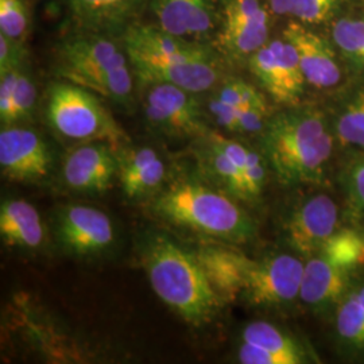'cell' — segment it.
Instances as JSON below:
<instances>
[{
    "label": "cell",
    "instance_id": "6da1fadb",
    "mask_svg": "<svg viewBox=\"0 0 364 364\" xmlns=\"http://www.w3.org/2000/svg\"><path fill=\"white\" fill-rule=\"evenodd\" d=\"M260 144L266 162L285 186L324 183L338 149L324 105L305 102L270 115Z\"/></svg>",
    "mask_w": 364,
    "mask_h": 364
},
{
    "label": "cell",
    "instance_id": "7a4b0ae2",
    "mask_svg": "<svg viewBox=\"0 0 364 364\" xmlns=\"http://www.w3.org/2000/svg\"><path fill=\"white\" fill-rule=\"evenodd\" d=\"M135 75L144 82H166L192 93L207 92L223 77L219 52L208 43L181 38L156 25H131L122 36Z\"/></svg>",
    "mask_w": 364,
    "mask_h": 364
},
{
    "label": "cell",
    "instance_id": "3957f363",
    "mask_svg": "<svg viewBox=\"0 0 364 364\" xmlns=\"http://www.w3.org/2000/svg\"><path fill=\"white\" fill-rule=\"evenodd\" d=\"M144 262L154 293L186 323L203 326L224 305L195 254L186 252L168 237L151 239L144 250Z\"/></svg>",
    "mask_w": 364,
    "mask_h": 364
},
{
    "label": "cell",
    "instance_id": "277c9868",
    "mask_svg": "<svg viewBox=\"0 0 364 364\" xmlns=\"http://www.w3.org/2000/svg\"><path fill=\"white\" fill-rule=\"evenodd\" d=\"M129 57L109 36L84 31L64 39L57 52V73L117 105L132 102Z\"/></svg>",
    "mask_w": 364,
    "mask_h": 364
},
{
    "label": "cell",
    "instance_id": "5b68a950",
    "mask_svg": "<svg viewBox=\"0 0 364 364\" xmlns=\"http://www.w3.org/2000/svg\"><path fill=\"white\" fill-rule=\"evenodd\" d=\"M159 216L201 234L245 243L257 225L245 209L220 192L200 183L183 182L159 196L153 205Z\"/></svg>",
    "mask_w": 364,
    "mask_h": 364
},
{
    "label": "cell",
    "instance_id": "8992f818",
    "mask_svg": "<svg viewBox=\"0 0 364 364\" xmlns=\"http://www.w3.org/2000/svg\"><path fill=\"white\" fill-rule=\"evenodd\" d=\"M46 117L53 130L68 139L102 142L112 149L127 141L126 132L95 93L70 81L50 85Z\"/></svg>",
    "mask_w": 364,
    "mask_h": 364
},
{
    "label": "cell",
    "instance_id": "52a82bcc",
    "mask_svg": "<svg viewBox=\"0 0 364 364\" xmlns=\"http://www.w3.org/2000/svg\"><path fill=\"white\" fill-rule=\"evenodd\" d=\"M272 18L264 0H220V25L213 48L231 64H246L272 37Z\"/></svg>",
    "mask_w": 364,
    "mask_h": 364
},
{
    "label": "cell",
    "instance_id": "ba28073f",
    "mask_svg": "<svg viewBox=\"0 0 364 364\" xmlns=\"http://www.w3.org/2000/svg\"><path fill=\"white\" fill-rule=\"evenodd\" d=\"M281 36L294 46L299 54L308 88L328 96L341 88L350 78L336 48L320 28L290 19Z\"/></svg>",
    "mask_w": 364,
    "mask_h": 364
},
{
    "label": "cell",
    "instance_id": "9c48e42d",
    "mask_svg": "<svg viewBox=\"0 0 364 364\" xmlns=\"http://www.w3.org/2000/svg\"><path fill=\"white\" fill-rule=\"evenodd\" d=\"M248 69L277 105L289 107L304 102L308 90L299 54L284 38H272L248 60Z\"/></svg>",
    "mask_w": 364,
    "mask_h": 364
},
{
    "label": "cell",
    "instance_id": "30bf717a",
    "mask_svg": "<svg viewBox=\"0 0 364 364\" xmlns=\"http://www.w3.org/2000/svg\"><path fill=\"white\" fill-rule=\"evenodd\" d=\"M305 259L293 254H272L254 260L242 299L255 308H285L299 299Z\"/></svg>",
    "mask_w": 364,
    "mask_h": 364
},
{
    "label": "cell",
    "instance_id": "8fae6325",
    "mask_svg": "<svg viewBox=\"0 0 364 364\" xmlns=\"http://www.w3.org/2000/svg\"><path fill=\"white\" fill-rule=\"evenodd\" d=\"M340 227V207L328 193L317 192L297 204L284 225L287 245L302 259L320 252L326 239Z\"/></svg>",
    "mask_w": 364,
    "mask_h": 364
},
{
    "label": "cell",
    "instance_id": "7c38bea8",
    "mask_svg": "<svg viewBox=\"0 0 364 364\" xmlns=\"http://www.w3.org/2000/svg\"><path fill=\"white\" fill-rule=\"evenodd\" d=\"M146 87L149 90L144 96V114L156 129L177 136L208 134L196 93L166 82L147 84Z\"/></svg>",
    "mask_w": 364,
    "mask_h": 364
},
{
    "label": "cell",
    "instance_id": "4fadbf2b",
    "mask_svg": "<svg viewBox=\"0 0 364 364\" xmlns=\"http://www.w3.org/2000/svg\"><path fill=\"white\" fill-rule=\"evenodd\" d=\"M156 26L173 36L205 42L220 25V0H149Z\"/></svg>",
    "mask_w": 364,
    "mask_h": 364
},
{
    "label": "cell",
    "instance_id": "5bb4252c",
    "mask_svg": "<svg viewBox=\"0 0 364 364\" xmlns=\"http://www.w3.org/2000/svg\"><path fill=\"white\" fill-rule=\"evenodd\" d=\"M53 158L36 131L9 126L0 132L1 173L15 181H38L50 173Z\"/></svg>",
    "mask_w": 364,
    "mask_h": 364
},
{
    "label": "cell",
    "instance_id": "9a60e30c",
    "mask_svg": "<svg viewBox=\"0 0 364 364\" xmlns=\"http://www.w3.org/2000/svg\"><path fill=\"white\" fill-rule=\"evenodd\" d=\"M237 359L243 364H304L312 358L299 340L269 321H252L242 332Z\"/></svg>",
    "mask_w": 364,
    "mask_h": 364
},
{
    "label": "cell",
    "instance_id": "2e32d148",
    "mask_svg": "<svg viewBox=\"0 0 364 364\" xmlns=\"http://www.w3.org/2000/svg\"><path fill=\"white\" fill-rule=\"evenodd\" d=\"M336 138L338 149L364 154V75L352 76L321 103Z\"/></svg>",
    "mask_w": 364,
    "mask_h": 364
},
{
    "label": "cell",
    "instance_id": "e0dca14e",
    "mask_svg": "<svg viewBox=\"0 0 364 364\" xmlns=\"http://www.w3.org/2000/svg\"><path fill=\"white\" fill-rule=\"evenodd\" d=\"M353 278L355 270L338 267L317 254L305 260L299 301L320 317L333 316Z\"/></svg>",
    "mask_w": 364,
    "mask_h": 364
},
{
    "label": "cell",
    "instance_id": "ac0fdd59",
    "mask_svg": "<svg viewBox=\"0 0 364 364\" xmlns=\"http://www.w3.org/2000/svg\"><path fill=\"white\" fill-rule=\"evenodd\" d=\"M63 245L78 255L103 251L114 242V227L105 212L88 205H70L58 220Z\"/></svg>",
    "mask_w": 364,
    "mask_h": 364
},
{
    "label": "cell",
    "instance_id": "d6986e66",
    "mask_svg": "<svg viewBox=\"0 0 364 364\" xmlns=\"http://www.w3.org/2000/svg\"><path fill=\"white\" fill-rule=\"evenodd\" d=\"M119 170L109 144L91 142L70 151L64 162V180L78 192H105Z\"/></svg>",
    "mask_w": 364,
    "mask_h": 364
},
{
    "label": "cell",
    "instance_id": "ffe728a7",
    "mask_svg": "<svg viewBox=\"0 0 364 364\" xmlns=\"http://www.w3.org/2000/svg\"><path fill=\"white\" fill-rule=\"evenodd\" d=\"M193 254L223 304L242 299L254 259L240 251L223 246H204L197 248Z\"/></svg>",
    "mask_w": 364,
    "mask_h": 364
},
{
    "label": "cell",
    "instance_id": "44dd1931",
    "mask_svg": "<svg viewBox=\"0 0 364 364\" xmlns=\"http://www.w3.org/2000/svg\"><path fill=\"white\" fill-rule=\"evenodd\" d=\"M65 3L84 31L123 36L149 0H65Z\"/></svg>",
    "mask_w": 364,
    "mask_h": 364
},
{
    "label": "cell",
    "instance_id": "7402d4cb",
    "mask_svg": "<svg viewBox=\"0 0 364 364\" xmlns=\"http://www.w3.org/2000/svg\"><path fill=\"white\" fill-rule=\"evenodd\" d=\"M321 31L336 48L350 77L364 75V6L338 15Z\"/></svg>",
    "mask_w": 364,
    "mask_h": 364
},
{
    "label": "cell",
    "instance_id": "603a6c76",
    "mask_svg": "<svg viewBox=\"0 0 364 364\" xmlns=\"http://www.w3.org/2000/svg\"><path fill=\"white\" fill-rule=\"evenodd\" d=\"M0 234L9 246L38 248L45 227L34 205L25 200H7L0 207Z\"/></svg>",
    "mask_w": 364,
    "mask_h": 364
},
{
    "label": "cell",
    "instance_id": "cb8c5ba5",
    "mask_svg": "<svg viewBox=\"0 0 364 364\" xmlns=\"http://www.w3.org/2000/svg\"><path fill=\"white\" fill-rule=\"evenodd\" d=\"M117 162L120 185L129 198L154 191L165 178V164L153 149L131 150Z\"/></svg>",
    "mask_w": 364,
    "mask_h": 364
},
{
    "label": "cell",
    "instance_id": "d4e9b609",
    "mask_svg": "<svg viewBox=\"0 0 364 364\" xmlns=\"http://www.w3.org/2000/svg\"><path fill=\"white\" fill-rule=\"evenodd\" d=\"M264 3L273 16L299 21L320 30L338 15L362 4L360 0H264Z\"/></svg>",
    "mask_w": 364,
    "mask_h": 364
},
{
    "label": "cell",
    "instance_id": "484cf974",
    "mask_svg": "<svg viewBox=\"0 0 364 364\" xmlns=\"http://www.w3.org/2000/svg\"><path fill=\"white\" fill-rule=\"evenodd\" d=\"M207 138L210 144L218 146L221 151L230 156L236 164V166L242 170L247 183L250 200L254 201L259 198L266 182V158L260 156L259 153L251 150L247 146L239 144L218 132L209 131Z\"/></svg>",
    "mask_w": 364,
    "mask_h": 364
},
{
    "label": "cell",
    "instance_id": "4316f807",
    "mask_svg": "<svg viewBox=\"0 0 364 364\" xmlns=\"http://www.w3.org/2000/svg\"><path fill=\"white\" fill-rule=\"evenodd\" d=\"M318 254L338 267L356 270L358 266L364 264L363 235L355 225L338 227Z\"/></svg>",
    "mask_w": 364,
    "mask_h": 364
},
{
    "label": "cell",
    "instance_id": "83f0119b",
    "mask_svg": "<svg viewBox=\"0 0 364 364\" xmlns=\"http://www.w3.org/2000/svg\"><path fill=\"white\" fill-rule=\"evenodd\" d=\"M350 216L364 213V154H352L338 173Z\"/></svg>",
    "mask_w": 364,
    "mask_h": 364
},
{
    "label": "cell",
    "instance_id": "f1b7e54d",
    "mask_svg": "<svg viewBox=\"0 0 364 364\" xmlns=\"http://www.w3.org/2000/svg\"><path fill=\"white\" fill-rule=\"evenodd\" d=\"M209 159L210 166L218 177V180L224 185L228 193L235 196L236 198L251 201L248 195L247 183L242 170L236 166L234 161L223 153L218 146L209 142Z\"/></svg>",
    "mask_w": 364,
    "mask_h": 364
},
{
    "label": "cell",
    "instance_id": "f546056e",
    "mask_svg": "<svg viewBox=\"0 0 364 364\" xmlns=\"http://www.w3.org/2000/svg\"><path fill=\"white\" fill-rule=\"evenodd\" d=\"M30 11L25 0H0V34L25 45Z\"/></svg>",
    "mask_w": 364,
    "mask_h": 364
},
{
    "label": "cell",
    "instance_id": "4dcf8cb0",
    "mask_svg": "<svg viewBox=\"0 0 364 364\" xmlns=\"http://www.w3.org/2000/svg\"><path fill=\"white\" fill-rule=\"evenodd\" d=\"M213 96L223 103L237 107V108L255 107V108L270 111L264 95L252 84L246 82L240 78L225 80Z\"/></svg>",
    "mask_w": 364,
    "mask_h": 364
},
{
    "label": "cell",
    "instance_id": "1f68e13d",
    "mask_svg": "<svg viewBox=\"0 0 364 364\" xmlns=\"http://www.w3.org/2000/svg\"><path fill=\"white\" fill-rule=\"evenodd\" d=\"M36 100H37V90H36L34 81L27 73V70H23L21 66L19 72H18L16 84H15L13 109H11V117H10L9 126H11L13 123H16L19 120H25L31 117L33 111H34Z\"/></svg>",
    "mask_w": 364,
    "mask_h": 364
},
{
    "label": "cell",
    "instance_id": "d6a6232c",
    "mask_svg": "<svg viewBox=\"0 0 364 364\" xmlns=\"http://www.w3.org/2000/svg\"><path fill=\"white\" fill-rule=\"evenodd\" d=\"M25 54V45L0 34V75L23 65Z\"/></svg>",
    "mask_w": 364,
    "mask_h": 364
},
{
    "label": "cell",
    "instance_id": "836d02e7",
    "mask_svg": "<svg viewBox=\"0 0 364 364\" xmlns=\"http://www.w3.org/2000/svg\"><path fill=\"white\" fill-rule=\"evenodd\" d=\"M19 68L0 75V119L3 124H10L13 109L14 91Z\"/></svg>",
    "mask_w": 364,
    "mask_h": 364
},
{
    "label": "cell",
    "instance_id": "e575fe53",
    "mask_svg": "<svg viewBox=\"0 0 364 364\" xmlns=\"http://www.w3.org/2000/svg\"><path fill=\"white\" fill-rule=\"evenodd\" d=\"M352 219H353V221L356 223V225H355V227H356V228H359V231L362 232L364 237V213L356 215V216H353Z\"/></svg>",
    "mask_w": 364,
    "mask_h": 364
},
{
    "label": "cell",
    "instance_id": "d590c367",
    "mask_svg": "<svg viewBox=\"0 0 364 364\" xmlns=\"http://www.w3.org/2000/svg\"><path fill=\"white\" fill-rule=\"evenodd\" d=\"M360 3H362V4L364 6V0H360Z\"/></svg>",
    "mask_w": 364,
    "mask_h": 364
}]
</instances>
